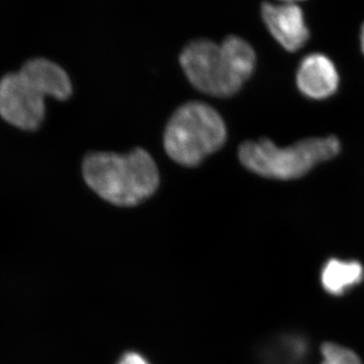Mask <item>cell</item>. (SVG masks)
<instances>
[{"mask_svg": "<svg viewBox=\"0 0 364 364\" xmlns=\"http://www.w3.org/2000/svg\"><path fill=\"white\" fill-rule=\"evenodd\" d=\"M179 62L196 90L215 97H230L252 75L256 54L238 36H228L221 44L195 40L182 50Z\"/></svg>", "mask_w": 364, "mask_h": 364, "instance_id": "1", "label": "cell"}, {"mask_svg": "<svg viewBox=\"0 0 364 364\" xmlns=\"http://www.w3.org/2000/svg\"><path fill=\"white\" fill-rule=\"evenodd\" d=\"M82 176L102 200L123 208L145 202L156 193L160 184L156 162L140 147L126 154L90 153L83 160Z\"/></svg>", "mask_w": 364, "mask_h": 364, "instance_id": "2", "label": "cell"}, {"mask_svg": "<svg viewBox=\"0 0 364 364\" xmlns=\"http://www.w3.org/2000/svg\"><path fill=\"white\" fill-rule=\"evenodd\" d=\"M341 146L334 136L306 138L280 148L269 139L246 141L239 147L244 167L267 178L291 181L305 176L318 163L339 154Z\"/></svg>", "mask_w": 364, "mask_h": 364, "instance_id": "3", "label": "cell"}, {"mask_svg": "<svg viewBox=\"0 0 364 364\" xmlns=\"http://www.w3.org/2000/svg\"><path fill=\"white\" fill-rule=\"evenodd\" d=\"M227 140V127L214 107L203 102L181 105L165 128L164 149L174 162L195 167L221 149Z\"/></svg>", "mask_w": 364, "mask_h": 364, "instance_id": "4", "label": "cell"}, {"mask_svg": "<svg viewBox=\"0 0 364 364\" xmlns=\"http://www.w3.org/2000/svg\"><path fill=\"white\" fill-rule=\"evenodd\" d=\"M45 97L20 71L0 78V117L21 130L39 128L45 119Z\"/></svg>", "mask_w": 364, "mask_h": 364, "instance_id": "5", "label": "cell"}, {"mask_svg": "<svg viewBox=\"0 0 364 364\" xmlns=\"http://www.w3.org/2000/svg\"><path fill=\"white\" fill-rule=\"evenodd\" d=\"M261 14L272 37L287 51H298L308 42L310 32L306 28L303 11L298 4L265 2L261 7Z\"/></svg>", "mask_w": 364, "mask_h": 364, "instance_id": "6", "label": "cell"}, {"mask_svg": "<svg viewBox=\"0 0 364 364\" xmlns=\"http://www.w3.org/2000/svg\"><path fill=\"white\" fill-rule=\"evenodd\" d=\"M296 85L306 97L325 100L338 90L339 74L332 60L324 54L308 55L299 64Z\"/></svg>", "mask_w": 364, "mask_h": 364, "instance_id": "7", "label": "cell"}, {"mask_svg": "<svg viewBox=\"0 0 364 364\" xmlns=\"http://www.w3.org/2000/svg\"><path fill=\"white\" fill-rule=\"evenodd\" d=\"M20 72L26 80L45 97L66 100L72 95L71 79L59 64L44 57H36L25 62Z\"/></svg>", "mask_w": 364, "mask_h": 364, "instance_id": "8", "label": "cell"}, {"mask_svg": "<svg viewBox=\"0 0 364 364\" xmlns=\"http://www.w3.org/2000/svg\"><path fill=\"white\" fill-rule=\"evenodd\" d=\"M364 279V268L358 261L328 260L321 272V284L328 294L342 296Z\"/></svg>", "mask_w": 364, "mask_h": 364, "instance_id": "9", "label": "cell"}, {"mask_svg": "<svg viewBox=\"0 0 364 364\" xmlns=\"http://www.w3.org/2000/svg\"><path fill=\"white\" fill-rule=\"evenodd\" d=\"M321 356L322 361L320 364H363L355 351L335 342L323 343Z\"/></svg>", "mask_w": 364, "mask_h": 364, "instance_id": "10", "label": "cell"}, {"mask_svg": "<svg viewBox=\"0 0 364 364\" xmlns=\"http://www.w3.org/2000/svg\"><path fill=\"white\" fill-rule=\"evenodd\" d=\"M116 364H151L148 359L138 352L130 351L122 355Z\"/></svg>", "mask_w": 364, "mask_h": 364, "instance_id": "11", "label": "cell"}, {"mask_svg": "<svg viewBox=\"0 0 364 364\" xmlns=\"http://www.w3.org/2000/svg\"><path fill=\"white\" fill-rule=\"evenodd\" d=\"M360 42L361 49H363V51L364 53V25L363 26V30H361Z\"/></svg>", "mask_w": 364, "mask_h": 364, "instance_id": "12", "label": "cell"}]
</instances>
